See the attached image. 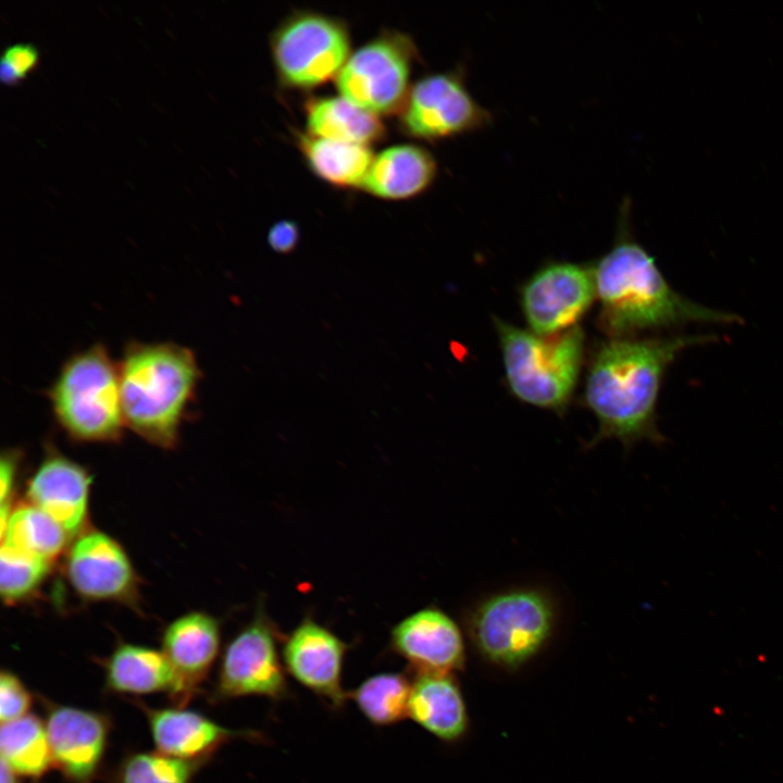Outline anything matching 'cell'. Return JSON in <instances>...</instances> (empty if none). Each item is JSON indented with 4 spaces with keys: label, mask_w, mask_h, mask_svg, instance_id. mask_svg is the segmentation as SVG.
Returning a JSON list of instances; mask_svg holds the SVG:
<instances>
[{
    "label": "cell",
    "mask_w": 783,
    "mask_h": 783,
    "mask_svg": "<svg viewBox=\"0 0 783 783\" xmlns=\"http://www.w3.org/2000/svg\"><path fill=\"white\" fill-rule=\"evenodd\" d=\"M596 299L593 265L546 263L520 288V306L529 330L554 336L575 326Z\"/></svg>",
    "instance_id": "cell-10"
},
{
    "label": "cell",
    "mask_w": 783,
    "mask_h": 783,
    "mask_svg": "<svg viewBox=\"0 0 783 783\" xmlns=\"http://www.w3.org/2000/svg\"><path fill=\"white\" fill-rule=\"evenodd\" d=\"M15 472V459L11 453L4 455L0 463L1 504L9 502Z\"/></svg>",
    "instance_id": "cell-32"
},
{
    "label": "cell",
    "mask_w": 783,
    "mask_h": 783,
    "mask_svg": "<svg viewBox=\"0 0 783 783\" xmlns=\"http://www.w3.org/2000/svg\"><path fill=\"white\" fill-rule=\"evenodd\" d=\"M621 209L613 246L593 264L599 302L596 324L608 338L639 337L645 332L688 324L743 322L735 313L703 306L678 293L645 248L631 236L627 203Z\"/></svg>",
    "instance_id": "cell-2"
},
{
    "label": "cell",
    "mask_w": 783,
    "mask_h": 783,
    "mask_svg": "<svg viewBox=\"0 0 783 783\" xmlns=\"http://www.w3.org/2000/svg\"><path fill=\"white\" fill-rule=\"evenodd\" d=\"M195 765L161 753H138L123 761L116 783H189Z\"/></svg>",
    "instance_id": "cell-27"
},
{
    "label": "cell",
    "mask_w": 783,
    "mask_h": 783,
    "mask_svg": "<svg viewBox=\"0 0 783 783\" xmlns=\"http://www.w3.org/2000/svg\"><path fill=\"white\" fill-rule=\"evenodd\" d=\"M411 681L401 673L384 672L365 679L349 693L361 713L378 726L408 717Z\"/></svg>",
    "instance_id": "cell-26"
},
{
    "label": "cell",
    "mask_w": 783,
    "mask_h": 783,
    "mask_svg": "<svg viewBox=\"0 0 783 783\" xmlns=\"http://www.w3.org/2000/svg\"><path fill=\"white\" fill-rule=\"evenodd\" d=\"M494 325L511 394L522 402L562 415L583 366L584 330L579 325L540 336L498 318H494Z\"/></svg>",
    "instance_id": "cell-4"
},
{
    "label": "cell",
    "mask_w": 783,
    "mask_h": 783,
    "mask_svg": "<svg viewBox=\"0 0 783 783\" xmlns=\"http://www.w3.org/2000/svg\"><path fill=\"white\" fill-rule=\"evenodd\" d=\"M347 645L312 619H303L286 637L282 659L286 672L332 708H341L349 693L343 686Z\"/></svg>",
    "instance_id": "cell-12"
},
{
    "label": "cell",
    "mask_w": 783,
    "mask_h": 783,
    "mask_svg": "<svg viewBox=\"0 0 783 783\" xmlns=\"http://www.w3.org/2000/svg\"><path fill=\"white\" fill-rule=\"evenodd\" d=\"M39 62V50L32 42L7 46L0 59V79L8 86H16L33 72Z\"/></svg>",
    "instance_id": "cell-29"
},
{
    "label": "cell",
    "mask_w": 783,
    "mask_h": 783,
    "mask_svg": "<svg viewBox=\"0 0 783 783\" xmlns=\"http://www.w3.org/2000/svg\"><path fill=\"white\" fill-rule=\"evenodd\" d=\"M417 48L402 33L386 30L352 52L336 78L341 97L375 115L400 111L407 99Z\"/></svg>",
    "instance_id": "cell-8"
},
{
    "label": "cell",
    "mask_w": 783,
    "mask_h": 783,
    "mask_svg": "<svg viewBox=\"0 0 783 783\" xmlns=\"http://www.w3.org/2000/svg\"><path fill=\"white\" fill-rule=\"evenodd\" d=\"M110 689L127 694L169 692L179 699L177 675L163 654L144 646L121 644L105 662Z\"/></svg>",
    "instance_id": "cell-21"
},
{
    "label": "cell",
    "mask_w": 783,
    "mask_h": 783,
    "mask_svg": "<svg viewBox=\"0 0 783 783\" xmlns=\"http://www.w3.org/2000/svg\"><path fill=\"white\" fill-rule=\"evenodd\" d=\"M47 394L57 421L72 437L108 442L121 436L125 421L119 364L103 345L70 357Z\"/></svg>",
    "instance_id": "cell-6"
},
{
    "label": "cell",
    "mask_w": 783,
    "mask_h": 783,
    "mask_svg": "<svg viewBox=\"0 0 783 783\" xmlns=\"http://www.w3.org/2000/svg\"><path fill=\"white\" fill-rule=\"evenodd\" d=\"M220 647L219 624L207 613L190 612L174 620L162 638L163 654L179 683V699L188 698L206 678Z\"/></svg>",
    "instance_id": "cell-17"
},
{
    "label": "cell",
    "mask_w": 783,
    "mask_h": 783,
    "mask_svg": "<svg viewBox=\"0 0 783 783\" xmlns=\"http://www.w3.org/2000/svg\"><path fill=\"white\" fill-rule=\"evenodd\" d=\"M436 173L437 163L428 150L396 145L374 156L361 188L381 199L405 200L426 190Z\"/></svg>",
    "instance_id": "cell-19"
},
{
    "label": "cell",
    "mask_w": 783,
    "mask_h": 783,
    "mask_svg": "<svg viewBox=\"0 0 783 783\" xmlns=\"http://www.w3.org/2000/svg\"><path fill=\"white\" fill-rule=\"evenodd\" d=\"M298 147L311 171L337 187H360L374 156L366 145L301 134Z\"/></svg>",
    "instance_id": "cell-23"
},
{
    "label": "cell",
    "mask_w": 783,
    "mask_h": 783,
    "mask_svg": "<svg viewBox=\"0 0 783 783\" xmlns=\"http://www.w3.org/2000/svg\"><path fill=\"white\" fill-rule=\"evenodd\" d=\"M408 717L443 741L459 738L467 726V712L451 673H417L411 681Z\"/></svg>",
    "instance_id": "cell-20"
},
{
    "label": "cell",
    "mask_w": 783,
    "mask_h": 783,
    "mask_svg": "<svg viewBox=\"0 0 783 783\" xmlns=\"http://www.w3.org/2000/svg\"><path fill=\"white\" fill-rule=\"evenodd\" d=\"M300 238L299 226L290 220H281L274 223L268 234L270 248L282 254L293 252Z\"/></svg>",
    "instance_id": "cell-31"
},
{
    "label": "cell",
    "mask_w": 783,
    "mask_h": 783,
    "mask_svg": "<svg viewBox=\"0 0 783 783\" xmlns=\"http://www.w3.org/2000/svg\"><path fill=\"white\" fill-rule=\"evenodd\" d=\"M119 376L125 425L151 444L173 447L201 377L194 351L171 341H132Z\"/></svg>",
    "instance_id": "cell-3"
},
{
    "label": "cell",
    "mask_w": 783,
    "mask_h": 783,
    "mask_svg": "<svg viewBox=\"0 0 783 783\" xmlns=\"http://www.w3.org/2000/svg\"><path fill=\"white\" fill-rule=\"evenodd\" d=\"M718 339L714 334H673L601 341L589 358L585 376L584 405L598 423L586 448L612 438L626 450L642 440L667 442L657 425L663 378L685 349Z\"/></svg>",
    "instance_id": "cell-1"
},
{
    "label": "cell",
    "mask_w": 783,
    "mask_h": 783,
    "mask_svg": "<svg viewBox=\"0 0 783 783\" xmlns=\"http://www.w3.org/2000/svg\"><path fill=\"white\" fill-rule=\"evenodd\" d=\"M276 635L270 620L260 612L228 643L220 664L217 698L261 696L278 701L289 696Z\"/></svg>",
    "instance_id": "cell-11"
},
{
    "label": "cell",
    "mask_w": 783,
    "mask_h": 783,
    "mask_svg": "<svg viewBox=\"0 0 783 783\" xmlns=\"http://www.w3.org/2000/svg\"><path fill=\"white\" fill-rule=\"evenodd\" d=\"M50 562L1 544L0 591L4 600H18L46 576Z\"/></svg>",
    "instance_id": "cell-28"
},
{
    "label": "cell",
    "mask_w": 783,
    "mask_h": 783,
    "mask_svg": "<svg viewBox=\"0 0 783 783\" xmlns=\"http://www.w3.org/2000/svg\"><path fill=\"white\" fill-rule=\"evenodd\" d=\"M46 730L52 763L72 782L89 783L105 750V718L75 707L53 706Z\"/></svg>",
    "instance_id": "cell-13"
},
{
    "label": "cell",
    "mask_w": 783,
    "mask_h": 783,
    "mask_svg": "<svg viewBox=\"0 0 783 783\" xmlns=\"http://www.w3.org/2000/svg\"><path fill=\"white\" fill-rule=\"evenodd\" d=\"M348 27L311 11L285 18L271 38L273 63L286 88L307 90L337 78L351 54Z\"/></svg>",
    "instance_id": "cell-7"
},
{
    "label": "cell",
    "mask_w": 783,
    "mask_h": 783,
    "mask_svg": "<svg viewBox=\"0 0 783 783\" xmlns=\"http://www.w3.org/2000/svg\"><path fill=\"white\" fill-rule=\"evenodd\" d=\"M556 601L538 587H518L486 596L464 617L475 649L486 660L517 668L534 657L551 636Z\"/></svg>",
    "instance_id": "cell-5"
},
{
    "label": "cell",
    "mask_w": 783,
    "mask_h": 783,
    "mask_svg": "<svg viewBox=\"0 0 783 783\" xmlns=\"http://www.w3.org/2000/svg\"><path fill=\"white\" fill-rule=\"evenodd\" d=\"M148 719L159 753L188 761L208 757L235 736L256 734L228 730L198 712L178 708L148 710Z\"/></svg>",
    "instance_id": "cell-18"
},
{
    "label": "cell",
    "mask_w": 783,
    "mask_h": 783,
    "mask_svg": "<svg viewBox=\"0 0 783 783\" xmlns=\"http://www.w3.org/2000/svg\"><path fill=\"white\" fill-rule=\"evenodd\" d=\"M306 121L312 136L369 146L385 135L377 115L344 97L312 98L306 103Z\"/></svg>",
    "instance_id": "cell-22"
},
{
    "label": "cell",
    "mask_w": 783,
    "mask_h": 783,
    "mask_svg": "<svg viewBox=\"0 0 783 783\" xmlns=\"http://www.w3.org/2000/svg\"><path fill=\"white\" fill-rule=\"evenodd\" d=\"M32 696L21 680L9 671L0 675V719L11 722L27 714Z\"/></svg>",
    "instance_id": "cell-30"
},
{
    "label": "cell",
    "mask_w": 783,
    "mask_h": 783,
    "mask_svg": "<svg viewBox=\"0 0 783 783\" xmlns=\"http://www.w3.org/2000/svg\"><path fill=\"white\" fill-rule=\"evenodd\" d=\"M67 576L73 587L91 599H115L129 593L134 572L122 547L99 531L83 534L71 547Z\"/></svg>",
    "instance_id": "cell-15"
},
{
    "label": "cell",
    "mask_w": 783,
    "mask_h": 783,
    "mask_svg": "<svg viewBox=\"0 0 783 783\" xmlns=\"http://www.w3.org/2000/svg\"><path fill=\"white\" fill-rule=\"evenodd\" d=\"M0 750L18 775L38 778L52 765L46 726L34 714L2 723Z\"/></svg>",
    "instance_id": "cell-25"
},
{
    "label": "cell",
    "mask_w": 783,
    "mask_h": 783,
    "mask_svg": "<svg viewBox=\"0 0 783 783\" xmlns=\"http://www.w3.org/2000/svg\"><path fill=\"white\" fill-rule=\"evenodd\" d=\"M90 478L86 471L61 456L47 458L28 485L33 506L54 519L70 535L84 525Z\"/></svg>",
    "instance_id": "cell-16"
},
{
    "label": "cell",
    "mask_w": 783,
    "mask_h": 783,
    "mask_svg": "<svg viewBox=\"0 0 783 783\" xmlns=\"http://www.w3.org/2000/svg\"><path fill=\"white\" fill-rule=\"evenodd\" d=\"M67 536L54 519L30 505L11 512L1 544L50 562L64 548Z\"/></svg>",
    "instance_id": "cell-24"
},
{
    "label": "cell",
    "mask_w": 783,
    "mask_h": 783,
    "mask_svg": "<svg viewBox=\"0 0 783 783\" xmlns=\"http://www.w3.org/2000/svg\"><path fill=\"white\" fill-rule=\"evenodd\" d=\"M399 115L408 136L433 142L485 128L494 121L468 90L462 69L421 77Z\"/></svg>",
    "instance_id": "cell-9"
},
{
    "label": "cell",
    "mask_w": 783,
    "mask_h": 783,
    "mask_svg": "<svg viewBox=\"0 0 783 783\" xmlns=\"http://www.w3.org/2000/svg\"><path fill=\"white\" fill-rule=\"evenodd\" d=\"M391 648L417 673H451L464 663V642L458 624L438 608L421 609L391 631Z\"/></svg>",
    "instance_id": "cell-14"
},
{
    "label": "cell",
    "mask_w": 783,
    "mask_h": 783,
    "mask_svg": "<svg viewBox=\"0 0 783 783\" xmlns=\"http://www.w3.org/2000/svg\"><path fill=\"white\" fill-rule=\"evenodd\" d=\"M1 780L0 783H17V773L11 768V766L1 758Z\"/></svg>",
    "instance_id": "cell-33"
}]
</instances>
